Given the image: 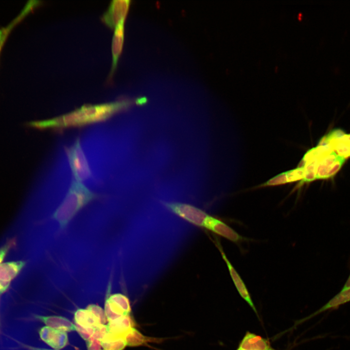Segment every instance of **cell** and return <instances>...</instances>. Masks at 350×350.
<instances>
[{
	"label": "cell",
	"mask_w": 350,
	"mask_h": 350,
	"mask_svg": "<svg viewBox=\"0 0 350 350\" xmlns=\"http://www.w3.org/2000/svg\"><path fill=\"white\" fill-rule=\"evenodd\" d=\"M133 102L123 100L100 105H86L70 113L51 119L26 122L29 127L38 129H62L79 127L105 121L129 108Z\"/></svg>",
	"instance_id": "1"
},
{
	"label": "cell",
	"mask_w": 350,
	"mask_h": 350,
	"mask_svg": "<svg viewBox=\"0 0 350 350\" xmlns=\"http://www.w3.org/2000/svg\"><path fill=\"white\" fill-rule=\"evenodd\" d=\"M81 182H72L65 196L51 215V223L56 231H63L88 204L98 197Z\"/></svg>",
	"instance_id": "2"
},
{
	"label": "cell",
	"mask_w": 350,
	"mask_h": 350,
	"mask_svg": "<svg viewBox=\"0 0 350 350\" xmlns=\"http://www.w3.org/2000/svg\"><path fill=\"white\" fill-rule=\"evenodd\" d=\"M66 152L75 180L81 182L88 179L91 175V170L79 138L66 148Z\"/></svg>",
	"instance_id": "3"
},
{
	"label": "cell",
	"mask_w": 350,
	"mask_h": 350,
	"mask_svg": "<svg viewBox=\"0 0 350 350\" xmlns=\"http://www.w3.org/2000/svg\"><path fill=\"white\" fill-rule=\"evenodd\" d=\"M165 206L172 212L187 221L199 227H204L209 215L202 210L188 204L167 202Z\"/></svg>",
	"instance_id": "4"
},
{
	"label": "cell",
	"mask_w": 350,
	"mask_h": 350,
	"mask_svg": "<svg viewBox=\"0 0 350 350\" xmlns=\"http://www.w3.org/2000/svg\"><path fill=\"white\" fill-rule=\"evenodd\" d=\"M131 307L128 298L121 293L110 295L105 299V312L108 321L129 315Z\"/></svg>",
	"instance_id": "5"
},
{
	"label": "cell",
	"mask_w": 350,
	"mask_h": 350,
	"mask_svg": "<svg viewBox=\"0 0 350 350\" xmlns=\"http://www.w3.org/2000/svg\"><path fill=\"white\" fill-rule=\"evenodd\" d=\"M130 2L129 0H112L102 20L110 28H115L120 23L124 22Z\"/></svg>",
	"instance_id": "6"
},
{
	"label": "cell",
	"mask_w": 350,
	"mask_h": 350,
	"mask_svg": "<svg viewBox=\"0 0 350 350\" xmlns=\"http://www.w3.org/2000/svg\"><path fill=\"white\" fill-rule=\"evenodd\" d=\"M204 228L234 243L238 244L247 240L224 222L210 215L207 217Z\"/></svg>",
	"instance_id": "7"
},
{
	"label": "cell",
	"mask_w": 350,
	"mask_h": 350,
	"mask_svg": "<svg viewBox=\"0 0 350 350\" xmlns=\"http://www.w3.org/2000/svg\"><path fill=\"white\" fill-rule=\"evenodd\" d=\"M216 246L219 249L222 257L226 263L233 283L241 297L248 303L253 310L257 314V310L252 300L249 292L241 276L235 270L225 253L219 241L214 240Z\"/></svg>",
	"instance_id": "8"
},
{
	"label": "cell",
	"mask_w": 350,
	"mask_h": 350,
	"mask_svg": "<svg viewBox=\"0 0 350 350\" xmlns=\"http://www.w3.org/2000/svg\"><path fill=\"white\" fill-rule=\"evenodd\" d=\"M26 264L23 261H12L0 264V294L6 291L12 281Z\"/></svg>",
	"instance_id": "9"
},
{
	"label": "cell",
	"mask_w": 350,
	"mask_h": 350,
	"mask_svg": "<svg viewBox=\"0 0 350 350\" xmlns=\"http://www.w3.org/2000/svg\"><path fill=\"white\" fill-rule=\"evenodd\" d=\"M39 334L44 342L55 350L61 349L68 343V337L66 332L47 326L39 330Z\"/></svg>",
	"instance_id": "10"
},
{
	"label": "cell",
	"mask_w": 350,
	"mask_h": 350,
	"mask_svg": "<svg viewBox=\"0 0 350 350\" xmlns=\"http://www.w3.org/2000/svg\"><path fill=\"white\" fill-rule=\"evenodd\" d=\"M38 5H39L38 1L30 0L28 1L15 18L6 27L0 29V53L5 41L12 30Z\"/></svg>",
	"instance_id": "11"
},
{
	"label": "cell",
	"mask_w": 350,
	"mask_h": 350,
	"mask_svg": "<svg viewBox=\"0 0 350 350\" xmlns=\"http://www.w3.org/2000/svg\"><path fill=\"white\" fill-rule=\"evenodd\" d=\"M124 23H120L115 28L112 41V63L110 77L113 75L116 69L118 61L122 51L124 36Z\"/></svg>",
	"instance_id": "12"
},
{
	"label": "cell",
	"mask_w": 350,
	"mask_h": 350,
	"mask_svg": "<svg viewBox=\"0 0 350 350\" xmlns=\"http://www.w3.org/2000/svg\"><path fill=\"white\" fill-rule=\"evenodd\" d=\"M36 319L39 320L47 326L53 329L67 332L76 331L75 325L68 318L59 315L42 316L35 315Z\"/></svg>",
	"instance_id": "13"
},
{
	"label": "cell",
	"mask_w": 350,
	"mask_h": 350,
	"mask_svg": "<svg viewBox=\"0 0 350 350\" xmlns=\"http://www.w3.org/2000/svg\"><path fill=\"white\" fill-rule=\"evenodd\" d=\"M239 348L244 350H267L270 348L266 340L250 332L246 333Z\"/></svg>",
	"instance_id": "14"
},
{
	"label": "cell",
	"mask_w": 350,
	"mask_h": 350,
	"mask_svg": "<svg viewBox=\"0 0 350 350\" xmlns=\"http://www.w3.org/2000/svg\"><path fill=\"white\" fill-rule=\"evenodd\" d=\"M349 301H350V287H343L342 290L328 303L309 316L308 318L326 310L337 308L341 305Z\"/></svg>",
	"instance_id": "15"
},
{
	"label": "cell",
	"mask_w": 350,
	"mask_h": 350,
	"mask_svg": "<svg viewBox=\"0 0 350 350\" xmlns=\"http://www.w3.org/2000/svg\"><path fill=\"white\" fill-rule=\"evenodd\" d=\"M106 325L108 332L123 336L124 334L133 327V322L129 315H128L108 321Z\"/></svg>",
	"instance_id": "16"
},
{
	"label": "cell",
	"mask_w": 350,
	"mask_h": 350,
	"mask_svg": "<svg viewBox=\"0 0 350 350\" xmlns=\"http://www.w3.org/2000/svg\"><path fill=\"white\" fill-rule=\"evenodd\" d=\"M101 342L104 350H122L126 346L122 335L108 332Z\"/></svg>",
	"instance_id": "17"
},
{
	"label": "cell",
	"mask_w": 350,
	"mask_h": 350,
	"mask_svg": "<svg viewBox=\"0 0 350 350\" xmlns=\"http://www.w3.org/2000/svg\"><path fill=\"white\" fill-rule=\"evenodd\" d=\"M126 346L136 347L143 345L148 342H155L157 339L146 336L136 329L131 328L124 335Z\"/></svg>",
	"instance_id": "18"
},
{
	"label": "cell",
	"mask_w": 350,
	"mask_h": 350,
	"mask_svg": "<svg viewBox=\"0 0 350 350\" xmlns=\"http://www.w3.org/2000/svg\"><path fill=\"white\" fill-rule=\"evenodd\" d=\"M74 321L76 324L88 328H95L100 325L92 313L87 309H78L74 313Z\"/></svg>",
	"instance_id": "19"
},
{
	"label": "cell",
	"mask_w": 350,
	"mask_h": 350,
	"mask_svg": "<svg viewBox=\"0 0 350 350\" xmlns=\"http://www.w3.org/2000/svg\"><path fill=\"white\" fill-rule=\"evenodd\" d=\"M86 309L92 313L100 324L105 325L107 318L105 310L101 307L94 304H91L88 305Z\"/></svg>",
	"instance_id": "20"
},
{
	"label": "cell",
	"mask_w": 350,
	"mask_h": 350,
	"mask_svg": "<svg viewBox=\"0 0 350 350\" xmlns=\"http://www.w3.org/2000/svg\"><path fill=\"white\" fill-rule=\"evenodd\" d=\"M76 331L85 341L91 337L94 332L93 328L84 327L77 324H75Z\"/></svg>",
	"instance_id": "21"
},
{
	"label": "cell",
	"mask_w": 350,
	"mask_h": 350,
	"mask_svg": "<svg viewBox=\"0 0 350 350\" xmlns=\"http://www.w3.org/2000/svg\"><path fill=\"white\" fill-rule=\"evenodd\" d=\"M107 332V325L100 324L94 328V332L92 336L101 341Z\"/></svg>",
	"instance_id": "22"
},
{
	"label": "cell",
	"mask_w": 350,
	"mask_h": 350,
	"mask_svg": "<svg viewBox=\"0 0 350 350\" xmlns=\"http://www.w3.org/2000/svg\"><path fill=\"white\" fill-rule=\"evenodd\" d=\"M88 350H101L102 347L101 341L91 336L86 340Z\"/></svg>",
	"instance_id": "23"
},
{
	"label": "cell",
	"mask_w": 350,
	"mask_h": 350,
	"mask_svg": "<svg viewBox=\"0 0 350 350\" xmlns=\"http://www.w3.org/2000/svg\"><path fill=\"white\" fill-rule=\"evenodd\" d=\"M15 245V241L11 240L7 242L3 246L0 247V264L4 259L6 255Z\"/></svg>",
	"instance_id": "24"
},
{
	"label": "cell",
	"mask_w": 350,
	"mask_h": 350,
	"mask_svg": "<svg viewBox=\"0 0 350 350\" xmlns=\"http://www.w3.org/2000/svg\"><path fill=\"white\" fill-rule=\"evenodd\" d=\"M22 345L27 349L29 350H51L48 349H45V348H38V347H35L32 346H29L28 345H25V344H22Z\"/></svg>",
	"instance_id": "25"
},
{
	"label": "cell",
	"mask_w": 350,
	"mask_h": 350,
	"mask_svg": "<svg viewBox=\"0 0 350 350\" xmlns=\"http://www.w3.org/2000/svg\"><path fill=\"white\" fill-rule=\"evenodd\" d=\"M343 287H350V276Z\"/></svg>",
	"instance_id": "26"
},
{
	"label": "cell",
	"mask_w": 350,
	"mask_h": 350,
	"mask_svg": "<svg viewBox=\"0 0 350 350\" xmlns=\"http://www.w3.org/2000/svg\"><path fill=\"white\" fill-rule=\"evenodd\" d=\"M237 350H244L239 347V348Z\"/></svg>",
	"instance_id": "27"
},
{
	"label": "cell",
	"mask_w": 350,
	"mask_h": 350,
	"mask_svg": "<svg viewBox=\"0 0 350 350\" xmlns=\"http://www.w3.org/2000/svg\"><path fill=\"white\" fill-rule=\"evenodd\" d=\"M267 350H273V349H272L269 348V349H268Z\"/></svg>",
	"instance_id": "28"
},
{
	"label": "cell",
	"mask_w": 350,
	"mask_h": 350,
	"mask_svg": "<svg viewBox=\"0 0 350 350\" xmlns=\"http://www.w3.org/2000/svg\"></svg>",
	"instance_id": "29"
}]
</instances>
